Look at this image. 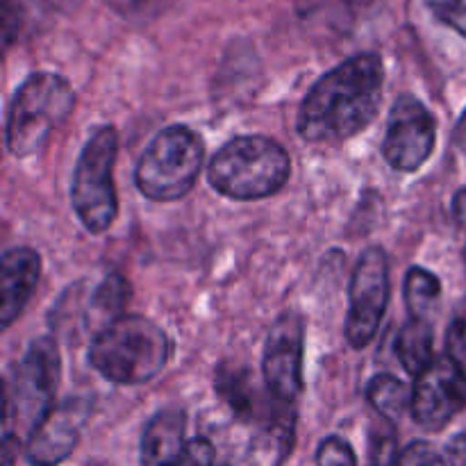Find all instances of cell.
<instances>
[{
  "label": "cell",
  "mask_w": 466,
  "mask_h": 466,
  "mask_svg": "<svg viewBox=\"0 0 466 466\" xmlns=\"http://www.w3.org/2000/svg\"><path fill=\"white\" fill-rule=\"evenodd\" d=\"M432 328L428 321L421 319H412L408 326L400 330L399 339H396V355H399L400 364L410 376H421L428 367L432 364Z\"/></svg>",
  "instance_id": "cell-15"
},
{
  "label": "cell",
  "mask_w": 466,
  "mask_h": 466,
  "mask_svg": "<svg viewBox=\"0 0 466 466\" xmlns=\"http://www.w3.org/2000/svg\"><path fill=\"white\" fill-rule=\"evenodd\" d=\"M187 419L182 410H162L141 435V466H182L187 455Z\"/></svg>",
  "instance_id": "cell-14"
},
{
  "label": "cell",
  "mask_w": 466,
  "mask_h": 466,
  "mask_svg": "<svg viewBox=\"0 0 466 466\" xmlns=\"http://www.w3.org/2000/svg\"><path fill=\"white\" fill-rule=\"evenodd\" d=\"M118 153V135L114 126L96 127L86 139L71 185V203L77 218L91 235H103L118 214L114 162Z\"/></svg>",
  "instance_id": "cell-7"
},
{
  "label": "cell",
  "mask_w": 466,
  "mask_h": 466,
  "mask_svg": "<svg viewBox=\"0 0 466 466\" xmlns=\"http://www.w3.org/2000/svg\"><path fill=\"white\" fill-rule=\"evenodd\" d=\"M367 399L378 417L387 421H399L408 408H412V394L408 385L391 373H380L367 387Z\"/></svg>",
  "instance_id": "cell-17"
},
{
  "label": "cell",
  "mask_w": 466,
  "mask_h": 466,
  "mask_svg": "<svg viewBox=\"0 0 466 466\" xmlns=\"http://www.w3.org/2000/svg\"><path fill=\"white\" fill-rule=\"evenodd\" d=\"M441 296L440 278L432 276L428 268L412 267L405 276V303L412 319L428 321Z\"/></svg>",
  "instance_id": "cell-18"
},
{
  "label": "cell",
  "mask_w": 466,
  "mask_h": 466,
  "mask_svg": "<svg viewBox=\"0 0 466 466\" xmlns=\"http://www.w3.org/2000/svg\"><path fill=\"white\" fill-rule=\"evenodd\" d=\"M455 144H458V148L466 155V112L460 116L458 127H455Z\"/></svg>",
  "instance_id": "cell-28"
},
{
  "label": "cell",
  "mask_w": 466,
  "mask_h": 466,
  "mask_svg": "<svg viewBox=\"0 0 466 466\" xmlns=\"http://www.w3.org/2000/svg\"><path fill=\"white\" fill-rule=\"evenodd\" d=\"M217 391L239 417L253 414V387H250L248 376L241 369L223 367L217 376Z\"/></svg>",
  "instance_id": "cell-19"
},
{
  "label": "cell",
  "mask_w": 466,
  "mask_h": 466,
  "mask_svg": "<svg viewBox=\"0 0 466 466\" xmlns=\"http://www.w3.org/2000/svg\"><path fill=\"white\" fill-rule=\"evenodd\" d=\"M464 259H466V253H464Z\"/></svg>",
  "instance_id": "cell-30"
},
{
  "label": "cell",
  "mask_w": 466,
  "mask_h": 466,
  "mask_svg": "<svg viewBox=\"0 0 466 466\" xmlns=\"http://www.w3.org/2000/svg\"><path fill=\"white\" fill-rule=\"evenodd\" d=\"M428 9L466 39V0H426Z\"/></svg>",
  "instance_id": "cell-21"
},
{
  "label": "cell",
  "mask_w": 466,
  "mask_h": 466,
  "mask_svg": "<svg viewBox=\"0 0 466 466\" xmlns=\"http://www.w3.org/2000/svg\"><path fill=\"white\" fill-rule=\"evenodd\" d=\"M214 464V449L208 440H194L187 444L185 464L182 466H209Z\"/></svg>",
  "instance_id": "cell-25"
},
{
  "label": "cell",
  "mask_w": 466,
  "mask_h": 466,
  "mask_svg": "<svg viewBox=\"0 0 466 466\" xmlns=\"http://www.w3.org/2000/svg\"><path fill=\"white\" fill-rule=\"evenodd\" d=\"M435 141V116L414 96H400L387 118V135L382 141V157L387 164L394 171H417L432 155Z\"/></svg>",
  "instance_id": "cell-9"
},
{
  "label": "cell",
  "mask_w": 466,
  "mask_h": 466,
  "mask_svg": "<svg viewBox=\"0 0 466 466\" xmlns=\"http://www.w3.org/2000/svg\"><path fill=\"white\" fill-rule=\"evenodd\" d=\"M385 64L360 53L328 71L300 105L299 135L309 144H341L371 126L382 105Z\"/></svg>",
  "instance_id": "cell-1"
},
{
  "label": "cell",
  "mask_w": 466,
  "mask_h": 466,
  "mask_svg": "<svg viewBox=\"0 0 466 466\" xmlns=\"http://www.w3.org/2000/svg\"><path fill=\"white\" fill-rule=\"evenodd\" d=\"M291 157L278 141L262 135L230 139L208 167V180L232 200H262L285 189Z\"/></svg>",
  "instance_id": "cell-3"
},
{
  "label": "cell",
  "mask_w": 466,
  "mask_h": 466,
  "mask_svg": "<svg viewBox=\"0 0 466 466\" xmlns=\"http://www.w3.org/2000/svg\"><path fill=\"white\" fill-rule=\"evenodd\" d=\"M449 460L453 466H466V435L455 437L449 446Z\"/></svg>",
  "instance_id": "cell-26"
},
{
  "label": "cell",
  "mask_w": 466,
  "mask_h": 466,
  "mask_svg": "<svg viewBox=\"0 0 466 466\" xmlns=\"http://www.w3.org/2000/svg\"><path fill=\"white\" fill-rule=\"evenodd\" d=\"M209 466H228V464H217V462H214V464H209Z\"/></svg>",
  "instance_id": "cell-29"
},
{
  "label": "cell",
  "mask_w": 466,
  "mask_h": 466,
  "mask_svg": "<svg viewBox=\"0 0 466 466\" xmlns=\"http://www.w3.org/2000/svg\"><path fill=\"white\" fill-rule=\"evenodd\" d=\"M346 339L353 349H367L378 335L390 303V259L382 248H369L350 278Z\"/></svg>",
  "instance_id": "cell-8"
},
{
  "label": "cell",
  "mask_w": 466,
  "mask_h": 466,
  "mask_svg": "<svg viewBox=\"0 0 466 466\" xmlns=\"http://www.w3.org/2000/svg\"><path fill=\"white\" fill-rule=\"evenodd\" d=\"M399 466H449V462L428 441H412V444L400 451Z\"/></svg>",
  "instance_id": "cell-23"
},
{
  "label": "cell",
  "mask_w": 466,
  "mask_h": 466,
  "mask_svg": "<svg viewBox=\"0 0 466 466\" xmlns=\"http://www.w3.org/2000/svg\"><path fill=\"white\" fill-rule=\"evenodd\" d=\"M317 466H358L353 449L339 437H328L317 453Z\"/></svg>",
  "instance_id": "cell-22"
},
{
  "label": "cell",
  "mask_w": 466,
  "mask_h": 466,
  "mask_svg": "<svg viewBox=\"0 0 466 466\" xmlns=\"http://www.w3.org/2000/svg\"><path fill=\"white\" fill-rule=\"evenodd\" d=\"M203 162V139L191 127H164L139 157L135 171L137 189L157 203L185 198L194 189Z\"/></svg>",
  "instance_id": "cell-6"
},
{
  "label": "cell",
  "mask_w": 466,
  "mask_h": 466,
  "mask_svg": "<svg viewBox=\"0 0 466 466\" xmlns=\"http://www.w3.org/2000/svg\"><path fill=\"white\" fill-rule=\"evenodd\" d=\"M171 339L155 321L127 314L96 332L89 364L116 385H141L167 367Z\"/></svg>",
  "instance_id": "cell-2"
},
{
  "label": "cell",
  "mask_w": 466,
  "mask_h": 466,
  "mask_svg": "<svg viewBox=\"0 0 466 466\" xmlns=\"http://www.w3.org/2000/svg\"><path fill=\"white\" fill-rule=\"evenodd\" d=\"M91 414L89 399H66L55 405L30 432L25 458L32 466H57L76 451L80 432Z\"/></svg>",
  "instance_id": "cell-12"
},
{
  "label": "cell",
  "mask_w": 466,
  "mask_h": 466,
  "mask_svg": "<svg viewBox=\"0 0 466 466\" xmlns=\"http://www.w3.org/2000/svg\"><path fill=\"white\" fill-rule=\"evenodd\" d=\"M412 417L426 431L437 432L466 410V371L451 355L432 360L417 376L412 391Z\"/></svg>",
  "instance_id": "cell-11"
},
{
  "label": "cell",
  "mask_w": 466,
  "mask_h": 466,
  "mask_svg": "<svg viewBox=\"0 0 466 466\" xmlns=\"http://www.w3.org/2000/svg\"><path fill=\"white\" fill-rule=\"evenodd\" d=\"M400 451L394 421L378 419L369 428V462L371 466H399Z\"/></svg>",
  "instance_id": "cell-20"
},
{
  "label": "cell",
  "mask_w": 466,
  "mask_h": 466,
  "mask_svg": "<svg viewBox=\"0 0 466 466\" xmlns=\"http://www.w3.org/2000/svg\"><path fill=\"white\" fill-rule=\"evenodd\" d=\"M41 278V255L36 250L9 248L0 259V326L7 330L23 314Z\"/></svg>",
  "instance_id": "cell-13"
},
{
  "label": "cell",
  "mask_w": 466,
  "mask_h": 466,
  "mask_svg": "<svg viewBox=\"0 0 466 466\" xmlns=\"http://www.w3.org/2000/svg\"><path fill=\"white\" fill-rule=\"evenodd\" d=\"M453 217L460 230H466V189H460L453 198Z\"/></svg>",
  "instance_id": "cell-27"
},
{
  "label": "cell",
  "mask_w": 466,
  "mask_h": 466,
  "mask_svg": "<svg viewBox=\"0 0 466 466\" xmlns=\"http://www.w3.org/2000/svg\"><path fill=\"white\" fill-rule=\"evenodd\" d=\"M62 376V355L53 337H39L25 358L12 369L5 382V437L30 435L41 419L55 408V394Z\"/></svg>",
  "instance_id": "cell-5"
},
{
  "label": "cell",
  "mask_w": 466,
  "mask_h": 466,
  "mask_svg": "<svg viewBox=\"0 0 466 466\" xmlns=\"http://www.w3.org/2000/svg\"><path fill=\"white\" fill-rule=\"evenodd\" d=\"M446 355H451L462 367L466 364V303L460 305L446 332Z\"/></svg>",
  "instance_id": "cell-24"
},
{
  "label": "cell",
  "mask_w": 466,
  "mask_h": 466,
  "mask_svg": "<svg viewBox=\"0 0 466 466\" xmlns=\"http://www.w3.org/2000/svg\"><path fill=\"white\" fill-rule=\"evenodd\" d=\"M305 321L299 312H285L268 330L264 344L262 376L273 399L294 405L303 391Z\"/></svg>",
  "instance_id": "cell-10"
},
{
  "label": "cell",
  "mask_w": 466,
  "mask_h": 466,
  "mask_svg": "<svg viewBox=\"0 0 466 466\" xmlns=\"http://www.w3.org/2000/svg\"><path fill=\"white\" fill-rule=\"evenodd\" d=\"M130 282L121 273H109V276H105L94 289V296H91V323H100V330H103L109 323L126 317L123 309L130 303Z\"/></svg>",
  "instance_id": "cell-16"
},
{
  "label": "cell",
  "mask_w": 466,
  "mask_h": 466,
  "mask_svg": "<svg viewBox=\"0 0 466 466\" xmlns=\"http://www.w3.org/2000/svg\"><path fill=\"white\" fill-rule=\"evenodd\" d=\"M76 107L71 85L57 73L41 71L27 77L14 94L7 112V148L16 157H30Z\"/></svg>",
  "instance_id": "cell-4"
}]
</instances>
